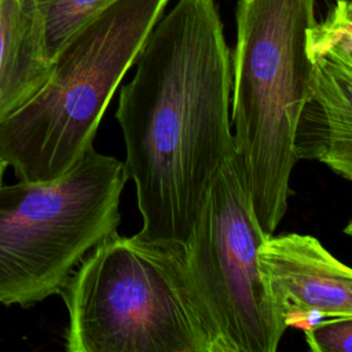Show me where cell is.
Wrapping results in <instances>:
<instances>
[{"label":"cell","instance_id":"cell-1","mask_svg":"<svg viewBox=\"0 0 352 352\" xmlns=\"http://www.w3.org/2000/svg\"><path fill=\"white\" fill-rule=\"evenodd\" d=\"M120 91L116 117L146 242L186 243L235 151L231 51L216 0H177L160 18Z\"/></svg>","mask_w":352,"mask_h":352},{"label":"cell","instance_id":"cell-2","mask_svg":"<svg viewBox=\"0 0 352 352\" xmlns=\"http://www.w3.org/2000/svg\"><path fill=\"white\" fill-rule=\"evenodd\" d=\"M316 0H238L231 54L235 151L265 234L280 224L296 165V135L315 62L308 51Z\"/></svg>","mask_w":352,"mask_h":352},{"label":"cell","instance_id":"cell-3","mask_svg":"<svg viewBox=\"0 0 352 352\" xmlns=\"http://www.w3.org/2000/svg\"><path fill=\"white\" fill-rule=\"evenodd\" d=\"M170 0H117L60 48L41 88L0 121V155L19 180L66 173L94 146L100 120Z\"/></svg>","mask_w":352,"mask_h":352},{"label":"cell","instance_id":"cell-4","mask_svg":"<svg viewBox=\"0 0 352 352\" xmlns=\"http://www.w3.org/2000/svg\"><path fill=\"white\" fill-rule=\"evenodd\" d=\"M180 242L118 232L66 280L69 352H214L186 278Z\"/></svg>","mask_w":352,"mask_h":352},{"label":"cell","instance_id":"cell-5","mask_svg":"<svg viewBox=\"0 0 352 352\" xmlns=\"http://www.w3.org/2000/svg\"><path fill=\"white\" fill-rule=\"evenodd\" d=\"M125 162L94 146L62 176L0 184V304L60 294L81 260L117 234Z\"/></svg>","mask_w":352,"mask_h":352},{"label":"cell","instance_id":"cell-6","mask_svg":"<svg viewBox=\"0 0 352 352\" xmlns=\"http://www.w3.org/2000/svg\"><path fill=\"white\" fill-rule=\"evenodd\" d=\"M271 236L256 216L236 151L220 168L180 257L216 352H275L287 329L260 271Z\"/></svg>","mask_w":352,"mask_h":352},{"label":"cell","instance_id":"cell-7","mask_svg":"<svg viewBox=\"0 0 352 352\" xmlns=\"http://www.w3.org/2000/svg\"><path fill=\"white\" fill-rule=\"evenodd\" d=\"M260 271L286 327L305 329L329 318H352V268L307 234L268 236Z\"/></svg>","mask_w":352,"mask_h":352},{"label":"cell","instance_id":"cell-8","mask_svg":"<svg viewBox=\"0 0 352 352\" xmlns=\"http://www.w3.org/2000/svg\"><path fill=\"white\" fill-rule=\"evenodd\" d=\"M315 76L297 135V160H316L352 182V69L327 52L311 56Z\"/></svg>","mask_w":352,"mask_h":352},{"label":"cell","instance_id":"cell-9","mask_svg":"<svg viewBox=\"0 0 352 352\" xmlns=\"http://www.w3.org/2000/svg\"><path fill=\"white\" fill-rule=\"evenodd\" d=\"M52 62L33 0H0V121L45 82Z\"/></svg>","mask_w":352,"mask_h":352},{"label":"cell","instance_id":"cell-10","mask_svg":"<svg viewBox=\"0 0 352 352\" xmlns=\"http://www.w3.org/2000/svg\"><path fill=\"white\" fill-rule=\"evenodd\" d=\"M40 14L48 59L52 62L60 48L82 29L87 23L95 19L99 14L107 10L117 0H33Z\"/></svg>","mask_w":352,"mask_h":352},{"label":"cell","instance_id":"cell-11","mask_svg":"<svg viewBox=\"0 0 352 352\" xmlns=\"http://www.w3.org/2000/svg\"><path fill=\"white\" fill-rule=\"evenodd\" d=\"M309 55L327 52L352 69V3L337 0L308 33Z\"/></svg>","mask_w":352,"mask_h":352},{"label":"cell","instance_id":"cell-12","mask_svg":"<svg viewBox=\"0 0 352 352\" xmlns=\"http://www.w3.org/2000/svg\"><path fill=\"white\" fill-rule=\"evenodd\" d=\"M314 352H352V318H329L302 329Z\"/></svg>","mask_w":352,"mask_h":352},{"label":"cell","instance_id":"cell-13","mask_svg":"<svg viewBox=\"0 0 352 352\" xmlns=\"http://www.w3.org/2000/svg\"><path fill=\"white\" fill-rule=\"evenodd\" d=\"M8 166V164L4 161V158L0 155V184L3 183V176H4V172H6V168Z\"/></svg>","mask_w":352,"mask_h":352},{"label":"cell","instance_id":"cell-14","mask_svg":"<svg viewBox=\"0 0 352 352\" xmlns=\"http://www.w3.org/2000/svg\"><path fill=\"white\" fill-rule=\"evenodd\" d=\"M344 232L346 234V235H349V236H352V221L344 228Z\"/></svg>","mask_w":352,"mask_h":352},{"label":"cell","instance_id":"cell-15","mask_svg":"<svg viewBox=\"0 0 352 352\" xmlns=\"http://www.w3.org/2000/svg\"><path fill=\"white\" fill-rule=\"evenodd\" d=\"M337 1V0H336ZM344 1H352V0H344Z\"/></svg>","mask_w":352,"mask_h":352},{"label":"cell","instance_id":"cell-16","mask_svg":"<svg viewBox=\"0 0 352 352\" xmlns=\"http://www.w3.org/2000/svg\"><path fill=\"white\" fill-rule=\"evenodd\" d=\"M351 3H352V1H351Z\"/></svg>","mask_w":352,"mask_h":352}]
</instances>
